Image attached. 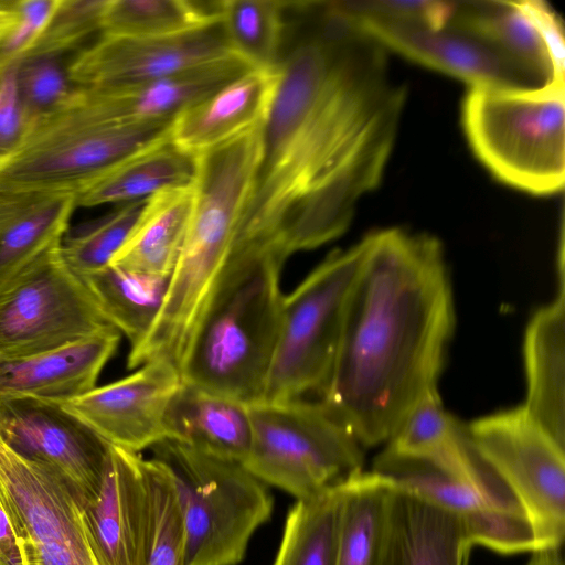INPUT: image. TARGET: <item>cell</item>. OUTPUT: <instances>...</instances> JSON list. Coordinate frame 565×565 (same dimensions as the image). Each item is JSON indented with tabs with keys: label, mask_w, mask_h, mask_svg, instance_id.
Instances as JSON below:
<instances>
[{
	"label": "cell",
	"mask_w": 565,
	"mask_h": 565,
	"mask_svg": "<svg viewBox=\"0 0 565 565\" xmlns=\"http://www.w3.org/2000/svg\"><path fill=\"white\" fill-rule=\"evenodd\" d=\"M309 13L278 66L225 290L342 235L394 148L406 88L392 79L386 50L338 15Z\"/></svg>",
	"instance_id": "cell-1"
},
{
	"label": "cell",
	"mask_w": 565,
	"mask_h": 565,
	"mask_svg": "<svg viewBox=\"0 0 565 565\" xmlns=\"http://www.w3.org/2000/svg\"><path fill=\"white\" fill-rule=\"evenodd\" d=\"M369 237L319 396L363 447L387 441L413 406L437 390L455 328L440 242L399 227Z\"/></svg>",
	"instance_id": "cell-2"
},
{
	"label": "cell",
	"mask_w": 565,
	"mask_h": 565,
	"mask_svg": "<svg viewBox=\"0 0 565 565\" xmlns=\"http://www.w3.org/2000/svg\"><path fill=\"white\" fill-rule=\"evenodd\" d=\"M262 125L196 158L193 203L162 308L129 369L163 360L181 373L207 317L231 257L258 162Z\"/></svg>",
	"instance_id": "cell-3"
},
{
	"label": "cell",
	"mask_w": 565,
	"mask_h": 565,
	"mask_svg": "<svg viewBox=\"0 0 565 565\" xmlns=\"http://www.w3.org/2000/svg\"><path fill=\"white\" fill-rule=\"evenodd\" d=\"M461 126L477 159L500 182L533 195L565 183V83L471 87Z\"/></svg>",
	"instance_id": "cell-4"
},
{
	"label": "cell",
	"mask_w": 565,
	"mask_h": 565,
	"mask_svg": "<svg viewBox=\"0 0 565 565\" xmlns=\"http://www.w3.org/2000/svg\"><path fill=\"white\" fill-rule=\"evenodd\" d=\"M172 120L110 122L79 89L29 128L19 149L0 166V191L76 196L118 162L168 138Z\"/></svg>",
	"instance_id": "cell-5"
},
{
	"label": "cell",
	"mask_w": 565,
	"mask_h": 565,
	"mask_svg": "<svg viewBox=\"0 0 565 565\" xmlns=\"http://www.w3.org/2000/svg\"><path fill=\"white\" fill-rule=\"evenodd\" d=\"M168 468L183 525V565H237L271 515L267 486L241 462L173 440L152 447Z\"/></svg>",
	"instance_id": "cell-6"
},
{
	"label": "cell",
	"mask_w": 565,
	"mask_h": 565,
	"mask_svg": "<svg viewBox=\"0 0 565 565\" xmlns=\"http://www.w3.org/2000/svg\"><path fill=\"white\" fill-rule=\"evenodd\" d=\"M281 270L263 266L210 311L182 366V382L246 405L263 401L280 328Z\"/></svg>",
	"instance_id": "cell-7"
},
{
	"label": "cell",
	"mask_w": 565,
	"mask_h": 565,
	"mask_svg": "<svg viewBox=\"0 0 565 565\" xmlns=\"http://www.w3.org/2000/svg\"><path fill=\"white\" fill-rule=\"evenodd\" d=\"M370 247L369 234L329 254L288 295L264 402L320 396L335 359L348 302ZM262 401V402H263Z\"/></svg>",
	"instance_id": "cell-8"
},
{
	"label": "cell",
	"mask_w": 565,
	"mask_h": 565,
	"mask_svg": "<svg viewBox=\"0 0 565 565\" xmlns=\"http://www.w3.org/2000/svg\"><path fill=\"white\" fill-rule=\"evenodd\" d=\"M245 468L296 500L315 497L363 470V446L320 401L249 405Z\"/></svg>",
	"instance_id": "cell-9"
},
{
	"label": "cell",
	"mask_w": 565,
	"mask_h": 565,
	"mask_svg": "<svg viewBox=\"0 0 565 565\" xmlns=\"http://www.w3.org/2000/svg\"><path fill=\"white\" fill-rule=\"evenodd\" d=\"M469 440L525 512L535 550L562 546L565 535V447L524 406L471 422Z\"/></svg>",
	"instance_id": "cell-10"
},
{
	"label": "cell",
	"mask_w": 565,
	"mask_h": 565,
	"mask_svg": "<svg viewBox=\"0 0 565 565\" xmlns=\"http://www.w3.org/2000/svg\"><path fill=\"white\" fill-rule=\"evenodd\" d=\"M373 471L457 515L473 545L503 554L535 550L525 512L475 448L469 467L462 471L386 450L375 458Z\"/></svg>",
	"instance_id": "cell-11"
},
{
	"label": "cell",
	"mask_w": 565,
	"mask_h": 565,
	"mask_svg": "<svg viewBox=\"0 0 565 565\" xmlns=\"http://www.w3.org/2000/svg\"><path fill=\"white\" fill-rule=\"evenodd\" d=\"M113 327L83 278L52 250L0 294V358L28 356Z\"/></svg>",
	"instance_id": "cell-12"
},
{
	"label": "cell",
	"mask_w": 565,
	"mask_h": 565,
	"mask_svg": "<svg viewBox=\"0 0 565 565\" xmlns=\"http://www.w3.org/2000/svg\"><path fill=\"white\" fill-rule=\"evenodd\" d=\"M0 504L17 534L23 565H96L70 488L1 439Z\"/></svg>",
	"instance_id": "cell-13"
},
{
	"label": "cell",
	"mask_w": 565,
	"mask_h": 565,
	"mask_svg": "<svg viewBox=\"0 0 565 565\" xmlns=\"http://www.w3.org/2000/svg\"><path fill=\"white\" fill-rule=\"evenodd\" d=\"M0 439L21 458L56 473L78 507L95 498L109 445L61 403L0 396Z\"/></svg>",
	"instance_id": "cell-14"
},
{
	"label": "cell",
	"mask_w": 565,
	"mask_h": 565,
	"mask_svg": "<svg viewBox=\"0 0 565 565\" xmlns=\"http://www.w3.org/2000/svg\"><path fill=\"white\" fill-rule=\"evenodd\" d=\"M232 51L221 23L167 38L99 34L75 57L78 89H99L163 79L223 60Z\"/></svg>",
	"instance_id": "cell-15"
},
{
	"label": "cell",
	"mask_w": 565,
	"mask_h": 565,
	"mask_svg": "<svg viewBox=\"0 0 565 565\" xmlns=\"http://www.w3.org/2000/svg\"><path fill=\"white\" fill-rule=\"evenodd\" d=\"M79 513L96 565H146L152 499L140 454L109 445L98 491Z\"/></svg>",
	"instance_id": "cell-16"
},
{
	"label": "cell",
	"mask_w": 565,
	"mask_h": 565,
	"mask_svg": "<svg viewBox=\"0 0 565 565\" xmlns=\"http://www.w3.org/2000/svg\"><path fill=\"white\" fill-rule=\"evenodd\" d=\"M329 8L385 50L465 82L471 87L536 86L521 70L487 43L451 26L427 25Z\"/></svg>",
	"instance_id": "cell-17"
},
{
	"label": "cell",
	"mask_w": 565,
	"mask_h": 565,
	"mask_svg": "<svg viewBox=\"0 0 565 565\" xmlns=\"http://www.w3.org/2000/svg\"><path fill=\"white\" fill-rule=\"evenodd\" d=\"M181 384L174 365L153 360L62 405L108 445L140 452L167 439V412Z\"/></svg>",
	"instance_id": "cell-18"
},
{
	"label": "cell",
	"mask_w": 565,
	"mask_h": 565,
	"mask_svg": "<svg viewBox=\"0 0 565 565\" xmlns=\"http://www.w3.org/2000/svg\"><path fill=\"white\" fill-rule=\"evenodd\" d=\"M449 26L490 45L536 86L565 83L563 25L544 1L458 2Z\"/></svg>",
	"instance_id": "cell-19"
},
{
	"label": "cell",
	"mask_w": 565,
	"mask_h": 565,
	"mask_svg": "<svg viewBox=\"0 0 565 565\" xmlns=\"http://www.w3.org/2000/svg\"><path fill=\"white\" fill-rule=\"evenodd\" d=\"M120 333L110 327L64 347L15 359L0 358V396L65 403L96 386L116 353Z\"/></svg>",
	"instance_id": "cell-20"
},
{
	"label": "cell",
	"mask_w": 565,
	"mask_h": 565,
	"mask_svg": "<svg viewBox=\"0 0 565 565\" xmlns=\"http://www.w3.org/2000/svg\"><path fill=\"white\" fill-rule=\"evenodd\" d=\"M278 68H252L180 111L172 120L171 141L198 157L262 125L277 84Z\"/></svg>",
	"instance_id": "cell-21"
},
{
	"label": "cell",
	"mask_w": 565,
	"mask_h": 565,
	"mask_svg": "<svg viewBox=\"0 0 565 565\" xmlns=\"http://www.w3.org/2000/svg\"><path fill=\"white\" fill-rule=\"evenodd\" d=\"M472 546L457 515L395 483L381 565H468Z\"/></svg>",
	"instance_id": "cell-22"
},
{
	"label": "cell",
	"mask_w": 565,
	"mask_h": 565,
	"mask_svg": "<svg viewBox=\"0 0 565 565\" xmlns=\"http://www.w3.org/2000/svg\"><path fill=\"white\" fill-rule=\"evenodd\" d=\"M558 291L531 318L524 337L527 413L565 447V274L558 258Z\"/></svg>",
	"instance_id": "cell-23"
},
{
	"label": "cell",
	"mask_w": 565,
	"mask_h": 565,
	"mask_svg": "<svg viewBox=\"0 0 565 565\" xmlns=\"http://www.w3.org/2000/svg\"><path fill=\"white\" fill-rule=\"evenodd\" d=\"M76 207L73 194L0 191V294L60 247Z\"/></svg>",
	"instance_id": "cell-24"
},
{
	"label": "cell",
	"mask_w": 565,
	"mask_h": 565,
	"mask_svg": "<svg viewBox=\"0 0 565 565\" xmlns=\"http://www.w3.org/2000/svg\"><path fill=\"white\" fill-rule=\"evenodd\" d=\"M167 439L243 463L252 443L249 405L182 382L166 417Z\"/></svg>",
	"instance_id": "cell-25"
},
{
	"label": "cell",
	"mask_w": 565,
	"mask_h": 565,
	"mask_svg": "<svg viewBox=\"0 0 565 565\" xmlns=\"http://www.w3.org/2000/svg\"><path fill=\"white\" fill-rule=\"evenodd\" d=\"M193 203V183L157 192L145 206L110 265L171 277L184 244Z\"/></svg>",
	"instance_id": "cell-26"
},
{
	"label": "cell",
	"mask_w": 565,
	"mask_h": 565,
	"mask_svg": "<svg viewBox=\"0 0 565 565\" xmlns=\"http://www.w3.org/2000/svg\"><path fill=\"white\" fill-rule=\"evenodd\" d=\"M196 158L178 148L170 136L127 157L76 195V206L124 204L159 191L192 184Z\"/></svg>",
	"instance_id": "cell-27"
},
{
	"label": "cell",
	"mask_w": 565,
	"mask_h": 565,
	"mask_svg": "<svg viewBox=\"0 0 565 565\" xmlns=\"http://www.w3.org/2000/svg\"><path fill=\"white\" fill-rule=\"evenodd\" d=\"M395 482L375 471L343 481L337 565H381Z\"/></svg>",
	"instance_id": "cell-28"
},
{
	"label": "cell",
	"mask_w": 565,
	"mask_h": 565,
	"mask_svg": "<svg viewBox=\"0 0 565 565\" xmlns=\"http://www.w3.org/2000/svg\"><path fill=\"white\" fill-rule=\"evenodd\" d=\"M105 319L124 334L130 349L141 343L154 323L170 277L140 274L109 265L82 276Z\"/></svg>",
	"instance_id": "cell-29"
},
{
	"label": "cell",
	"mask_w": 565,
	"mask_h": 565,
	"mask_svg": "<svg viewBox=\"0 0 565 565\" xmlns=\"http://www.w3.org/2000/svg\"><path fill=\"white\" fill-rule=\"evenodd\" d=\"M342 505L343 481L296 500L273 565H337Z\"/></svg>",
	"instance_id": "cell-30"
},
{
	"label": "cell",
	"mask_w": 565,
	"mask_h": 565,
	"mask_svg": "<svg viewBox=\"0 0 565 565\" xmlns=\"http://www.w3.org/2000/svg\"><path fill=\"white\" fill-rule=\"evenodd\" d=\"M384 450L459 470L469 457L467 427L444 408L438 390H434L413 406Z\"/></svg>",
	"instance_id": "cell-31"
},
{
	"label": "cell",
	"mask_w": 565,
	"mask_h": 565,
	"mask_svg": "<svg viewBox=\"0 0 565 565\" xmlns=\"http://www.w3.org/2000/svg\"><path fill=\"white\" fill-rule=\"evenodd\" d=\"M221 1L107 0L102 33L125 38H167L220 22Z\"/></svg>",
	"instance_id": "cell-32"
},
{
	"label": "cell",
	"mask_w": 565,
	"mask_h": 565,
	"mask_svg": "<svg viewBox=\"0 0 565 565\" xmlns=\"http://www.w3.org/2000/svg\"><path fill=\"white\" fill-rule=\"evenodd\" d=\"M291 1L222 0L220 23L232 51L255 70L281 62L285 12Z\"/></svg>",
	"instance_id": "cell-33"
},
{
	"label": "cell",
	"mask_w": 565,
	"mask_h": 565,
	"mask_svg": "<svg viewBox=\"0 0 565 565\" xmlns=\"http://www.w3.org/2000/svg\"><path fill=\"white\" fill-rule=\"evenodd\" d=\"M146 200L119 204L109 213L83 223L63 236L58 253L79 277L109 266L128 238Z\"/></svg>",
	"instance_id": "cell-34"
},
{
	"label": "cell",
	"mask_w": 565,
	"mask_h": 565,
	"mask_svg": "<svg viewBox=\"0 0 565 565\" xmlns=\"http://www.w3.org/2000/svg\"><path fill=\"white\" fill-rule=\"evenodd\" d=\"M77 55L31 53L14 62L18 92L29 128L65 105L79 90L71 75Z\"/></svg>",
	"instance_id": "cell-35"
},
{
	"label": "cell",
	"mask_w": 565,
	"mask_h": 565,
	"mask_svg": "<svg viewBox=\"0 0 565 565\" xmlns=\"http://www.w3.org/2000/svg\"><path fill=\"white\" fill-rule=\"evenodd\" d=\"M152 499V533L146 565H183L184 536L171 475L157 458L145 459Z\"/></svg>",
	"instance_id": "cell-36"
},
{
	"label": "cell",
	"mask_w": 565,
	"mask_h": 565,
	"mask_svg": "<svg viewBox=\"0 0 565 565\" xmlns=\"http://www.w3.org/2000/svg\"><path fill=\"white\" fill-rule=\"evenodd\" d=\"M106 4L107 0H60L44 32L25 54L79 53L93 35L102 33Z\"/></svg>",
	"instance_id": "cell-37"
},
{
	"label": "cell",
	"mask_w": 565,
	"mask_h": 565,
	"mask_svg": "<svg viewBox=\"0 0 565 565\" xmlns=\"http://www.w3.org/2000/svg\"><path fill=\"white\" fill-rule=\"evenodd\" d=\"M349 13L381 15L420 23L433 29L449 26L457 10V2L449 1H335Z\"/></svg>",
	"instance_id": "cell-38"
},
{
	"label": "cell",
	"mask_w": 565,
	"mask_h": 565,
	"mask_svg": "<svg viewBox=\"0 0 565 565\" xmlns=\"http://www.w3.org/2000/svg\"><path fill=\"white\" fill-rule=\"evenodd\" d=\"M60 0H18L17 22L0 43V68L17 62L39 40Z\"/></svg>",
	"instance_id": "cell-39"
},
{
	"label": "cell",
	"mask_w": 565,
	"mask_h": 565,
	"mask_svg": "<svg viewBox=\"0 0 565 565\" xmlns=\"http://www.w3.org/2000/svg\"><path fill=\"white\" fill-rule=\"evenodd\" d=\"M28 130L12 63L0 68V166L19 149Z\"/></svg>",
	"instance_id": "cell-40"
},
{
	"label": "cell",
	"mask_w": 565,
	"mask_h": 565,
	"mask_svg": "<svg viewBox=\"0 0 565 565\" xmlns=\"http://www.w3.org/2000/svg\"><path fill=\"white\" fill-rule=\"evenodd\" d=\"M0 565H23L14 529L0 504Z\"/></svg>",
	"instance_id": "cell-41"
},
{
	"label": "cell",
	"mask_w": 565,
	"mask_h": 565,
	"mask_svg": "<svg viewBox=\"0 0 565 565\" xmlns=\"http://www.w3.org/2000/svg\"><path fill=\"white\" fill-rule=\"evenodd\" d=\"M526 565H564L562 546H548L531 551Z\"/></svg>",
	"instance_id": "cell-42"
},
{
	"label": "cell",
	"mask_w": 565,
	"mask_h": 565,
	"mask_svg": "<svg viewBox=\"0 0 565 565\" xmlns=\"http://www.w3.org/2000/svg\"><path fill=\"white\" fill-rule=\"evenodd\" d=\"M15 1H0V43L17 22Z\"/></svg>",
	"instance_id": "cell-43"
}]
</instances>
